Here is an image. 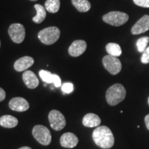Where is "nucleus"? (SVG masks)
<instances>
[{"instance_id": "obj_17", "label": "nucleus", "mask_w": 149, "mask_h": 149, "mask_svg": "<svg viewBox=\"0 0 149 149\" xmlns=\"http://www.w3.org/2000/svg\"><path fill=\"white\" fill-rule=\"evenodd\" d=\"M35 8L37 11V14L33 18V21L37 24L42 23L46 17V10L45 7L40 4H35Z\"/></svg>"}, {"instance_id": "obj_23", "label": "nucleus", "mask_w": 149, "mask_h": 149, "mask_svg": "<svg viewBox=\"0 0 149 149\" xmlns=\"http://www.w3.org/2000/svg\"><path fill=\"white\" fill-rule=\"evenodd\" d=\"M61 90L65 93H70L74 91V86L70 82L64 83L61 86Z\"/></svg>"}, {"instance_id": "obj_29", "label": "nucleus", "mask_w": 149, "mask_h": 149, "mask_svg": "<svg viewBox=\"0 0 149 149\" xmlns=\"http://www.w3.org/2000/svg\"><path fill=\"white\" fill-rule=\"evenodd\" d=\"M19 149H32L31 148V147H29V146H23L22 147V148H19Z\"/></svg>"}, {"instance_id": "obj_15", "label": "nucleus", "mask_w": 149, "mask_h": 149, "mask_svg": "<svg viewBox=\"0 0 149 149\" xmlns=\"http://www.w3.org/2000/svg\"><path fill=\"white\" fill-rule=\"evenodd\" d=\"M82 124L86 127H97L101 124V119L97 115L94 113H88L83 117Z\"/></svg>"}, {"instance_id": "obj_1", "label": "nucleus", "mask_w": 149, "mask_h": 149, "mask_svg": "<svg viewBox=\"0 0 149 149\" xmlns=\"http://www.w3.org/2000/svg\"><path fill=\"white\" fill-rule=\"evenodd\" d=\"M93 139L97 146L104 149L113 147L115 138L111 130L106 126H99L93 132Z\"/></svg>"}, {"instance_id": "obj_31", "label": "nucleus", "mask_w": 149, "mask_h": 149, "mask_svg": "<svg viewBox=\"0 0 149 149\" xmlns=\"http://www.w3.org/2000/svg\"><path fill=\"white\" fill-rule=\"evenodd\" d=\"M31 1H37V0H31Z\"/></svg>"}, {"instance_id": "obj_5", "label": "nucleus", "mask_w": 149, "mask_h": 149, "mask_svg": "<svg viewBox=\"0 0 149 149\" xmlns=\"http://www.w3.org/2000/svg\"><path fill=\"white\" fill-rule=\"evenodd\" d=\"M32 133L34 138L41 144L48 146L52 140L51 133L49 129L42 125H36L33 128Z\"/></svg>"}, {"instance_id": "obj_32", "label": "nucleus", "mask_w": 149, "mask_h": 149, "mask_svg": "<svg viewBox=\"0 0 149 149\" xmlns=\"http://www.w3.org/2000/svg\"><path fill=\"white\" fill-rule=\"evenodd\" d=\"M0 47H1V41H0Z\"/></svg>"}, {"instance_id": "obj_25", "label": "nucleus", "mask_w": 149, "mask_h": 149, "mask_svg": "<svg viewBox=\"0 0 149 149\" xmlns=\"http://www.w3.org/2000/svg\"><path fill=\"white\" fill-rule=\"evenodd\" d=\"M133 1L138 6L149 8V0H133Z\"/></svg>"}, {"instance_id": "obj_7", "label": "nucleus", "mask_w": 149, "mask_h": 149, "mask_svg": "<svg viewBox=\"0 0 149 149\" xmlns=\"http://www.w3.org/2000/svg\"><path fill=\"white\" fill-rule=\"evenodd\" d=\"M102 64L104 68L113 75L118 74L122 70V63L120 59L110 55L104 56Z\"/></svg>"}, {"instance_id": "obj_22", "label": "nucleus", "mask_w": 149, "mask_h": 149, "mask_svg": "<svg viewBox=\"0 0 149 149\" xmlns=\"http://www.w3.org/2000/svg\"><path fill=\"white\" fill-rule=\"evenodd\" d=\"M40 77L43 81L46 84H51L53 82V74H52L50 71L47 70H41L40 72Z\"/></svg>"}, {"instance_id": "obj_9", "label": "nucleus", "mask_w": 149, "mask_h": 149, "mask_svg": "<svg viewBox=\"0 0 149 149\" xmlns=\"http://www.w3.org/2000/svg\"><path fill=\"white\" fill-rule=\"evenodd\" d=\"M8 105L9 108L11 110L17 112L26 111L30 107L29 103L27 100L23 97H20L11 99L10 101L9 102Z\"/></svg>"}, {"instance_id": "obj_16", "label": "nucleus", "mask_w": 149, "mask_h": 149, "mask_svg": "<svg viewBox=\"0 0 149 149\" xmlns=\"http://www.w3.org/2000/svg\"><path fill=\"white\" fill-rule=\"evenodd\" d=\"M18 124V120L14 116L9 115H3L0 117V126L3 128H12Z\"/></svg>"}, {"instance_id": "obj_18", "label": "nucleus", "mask_w": 149, "mask_h": 149, "mask_svg": "<svg viewBox=\"0 0 149 149\" xmlns=\"http://www.w3.org/2000/svg\"><path fill=\"white\" fill-rule=\"evenodd\" d=\"M72 5L81 13L88 12L91 8V4L88 0H71Z\"/></svg>"}, {"instance_id": "obj_6", "label": "nucleus", "mask_w": 149, "mask_h": 149, "mask_svg": "<svg viewBox=\"0 0 149 149\" xmlns=\"http://www.w3.org/2000/svg\"><path fill=\"white\" fill-rule=\"evenodd\" d=\"M48 120L51 128L55 130H62L66 126V119L64 115L57 110H52L48 114Z\"/></svg>"}, {"instance_id": "obj_4", "label": "nucleus", "mask_w": 149, "mask_h": 149, "mask_svg": "<svg viewBox=\"0 0 149 149\" xmlns=\"http://www.w3.org/2000/svg\"><path fill=\"white\" fill-rule=\"evenodd\" d=\"M129 17L125 13L120 11H112L104 15L102 19L104 22L114 26H120L126 24Z\"/></svg>"}, {"instance_id": "obj_28", "label": "nucleus", "mask_w": 149, "mask_h": 149, "mask_svg": "<svg viewBox=\"0 0 149 149\" xmlns=\"http://www.w3.org/2000/svg\"><path fill=\"white\" fill-rule=\"evenodd\" d=\"M144 121H145V124H146L147 129L149 130V114L147 115L145 117Z\"/></svg>"}, {"instance_id": "obj_26", "label": "nucleus", "mask_w": 149, "mask_h": 149, "mask_svg": "<svg viewBox=\"0 0 149 149\" xmlns=\"http://www.w3.org/2000/svg\"><path fill=\"white\" fill-rule=\"evenodd\" d=\"M54 85H55V87L58 88V87H60L61 86V81L60 77H59L57 74H53V82Z\"/></svg>"}, {"instance_id": "obj_8", "label": "nucleus", "mask_w": 149, "mask_h": 149, "mask_svg": "<svg viewBox=\"0 0 149 149\" xmlns=\"http://www.w3.org/2000/svg\"><path fill=\"white\" fill-rule=\"evenodd\" d=\"M8 34L13 42L16 44H20L25 38V28L21 24H13L8 29Z\"/></svg>"}, {"instance_id": "obj_27", "label": "nucleus", "mask_w": 149, "mask_h": 149, "mask_svg": "<svg viewBox=\"0 0 149 149\" xmlns=\"http://www.w3.org/2000/svg\"><path fill=\"white\" fill-rule=\"evenodd\" d=\"M6 98V92L3 88L0 87V102H2Z\"/></svg>"}, {"instance_id": "obj_12", "label": "nucleus", "mask_w": 149, "mask_h": 149, "mask_svg": "<svg viewBox=\"0 0 149 149\" xmlns=\"http://www.w3.org/2000/svg\"><path fill=\"white\" fill-rule=\"evenodd\" d=\"M79 139L72 133H65L60 137V144L62 147L67 148H72L77 146Z\"/></svg>"}, {"instance_id": "obj_10", "label": "nucleus", "mask_w": 149, "mask_h": 149, "mask_svg": "<svg viewBox=\"0 0 149 149\" xmlns=\"http://www.w3.org/2000/svg\"><path fill=\"white\" fill-rule=\"evenodd\" d=\"M87 44L84 40H75L68 48V53L74 57H79L86 50Z\"/></svg>"}, {"instance_id": "obj_11", "label": "nucleus", "mask_w": 149, "mask_h": 149, "mask_svg": "<svg viewBox=\"0 0 149 149\" xmlns=\"http://www.w3.org/2000/svg\"><path fill=\"white\" fill-rule=\"evenodd\" d=\"M149 30V15H144L136 22L132 27L131 33L133 35L144 33Z\"/></svg>"}, {"instance_id": "obj_2", "label": "nucleus", "mask_w": 149, "mask_h": 149, "mask_svg": "<svg viewBox=\"0 0 149 149\" xmlns=\"http://www.w3.org/2000/svg\"><path fill=\"white\" fill-rule=\"evenodd\" d=\"M126 91L124 86L115 84L108 88L106 93L107 103L111 106H116L126 97Z\"/></svg>"}, {"instance_id": "obj_14", "label": "nucleus", "mask_w": 149, "mask_h": 149, "mask_svg": "<svg viewBox=\"0 0 149 149\" xmlns=\"http://www.w3.org/2000/svg\"><path fill=\"white\" fill-rule=\"evenodd\" d=\"M23 81L29 88L35 89L39 85V79L36 74L31 70H26L22 75Z\"/></svg>"}, {"instance_id": "obj_19", "label": "nucleus", "mask_w": 149, "mask_h": 149, "mask_svg": "<svg viewBox=\"0 0 149 149\" xmlns=\"http://www.w3.org/2000/svg\"><path fill=\"white\" fill-rule=\"evenodd\" d=\"M106 50L109 55L116 57L120 56L122 53L120 46L116 43H109L106 46Z\"/></svg>"}, {"instance_id": "obj_24", "label": "nucleus", "mask_w": 149, "mask_h": 149, "mask_svg": "<svg viewBox=\"0 0 149 149\" xmlns=\"http://www.w3.org/2000/svg\"><path fill=\"white\" fill-rule=\"evenodd\" d=\"M141 61L145 64L149 63V46L142 53V55L141 57Z\"/></svg>"}, {"instance_id": "obj_13", "label": "nucleus", "mask_w": 149, "mask_h": 149, "mask_svg": "<svg viewBox=\"0 0 149 149\" xmlns=\"http://www.w3.org/2000/svg\"><path fill=\"white\" fill-rule=\"evenodd\" d=\"M34 64V59L29 56H25L17 59L14 64V68L16 71L22 72L27 70Z\"/></svg>"}, {"instance_id": "obj_21", "label": "nucleus", "mask_w": 149, "mask_h": 149, "mask_svg": "<svg viewBox=\"0 0 149 149\" xmlns=\"http://www.w3.org/2000/svg\"><path fill=\"white\" fill-rule=\"evenodd\" d=\"M149 42L148 37H143L137 41V47L139 53H143L147 48Z\"/></svg>"}, {"instance_id": "obj_30", "label": "nucleus", "mask_w": 149, "mask_h": 149, "mask_svg": "<svg viewBox=\"0 0 149 149\" xmlns=\"http://www.w3.org/2000/svg\"><path fill=\"white\" fill-rule=\"evenodd\" d=\"M148 105H149V97H148Z\"/></svg>"}, {"instance_id": "obj_20", "label": "nucleus", "mask_w": 149, "mask_h": 149, "mask_svg": "<svg viewBox=\"0 0 149 149\" xmlns=\"http://www.w3.org/2000/svg\"><path fill=\"white\" fill-rule=\"evenodd\" d=\"M46 10L51 13H56L60 8V1L59 0H46L44 4Z\"/></svg>"}, {"instance_id": "obj_3", "label": "nucleus", "mask_w": 149, "mask_h": 149, "mask_svg": "<svg viewBox=\"0 0 149 149\" xmlns=\"http://www.w3.org/2000/svg\"><path fill=\"white\" fill-rule=\"evenodd\" d=\"M60 31L57 27H48L42 30L38 33V38L42 44L51 45L59 40Z\"/></svg>"}]
</instances>
